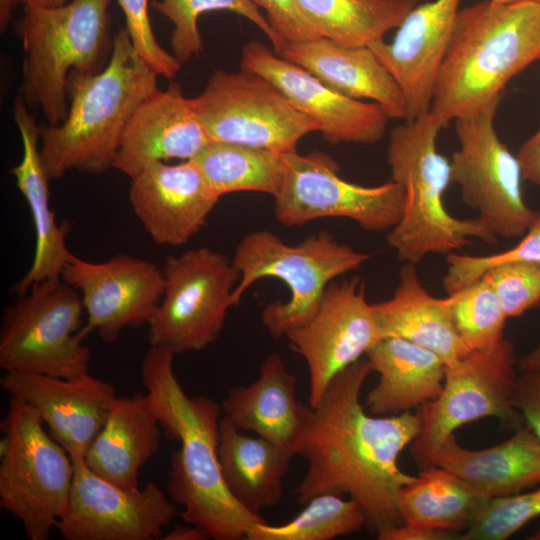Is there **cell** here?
<instances>
[{
  "mask_svg": "<svg viewBox=\"0 0 540 540\" xmlns=\"http://www.w3.org/2000/svg\"><path fill=\"white\" fill-rule=\"evenodd\" d=\"M371 371L360 359L330 382L315 406L304 404L296 456L307 470L294 494L303 505L324 493L348 494L378 535L403 524L398 495L414 476L400 469L398 458L419 435L421 418L411 411L367 414L360 395Z\"/></svg>",
  "mask_w": 540,
  "mask_h": 540,
  "instance_id": "1",
  "label": "cell"
},
{
  "mask_svg": "<svg viewBox=\"0 0 540 540\" xmlns=\"http://www.w3.org/2000/svg\"><path fill=\"white\" fill-rule=\"evenodd\" d=\"M175 354L150 346L140 367L166 437L180 447L170 458L167 494L182 506L185 523L206 529L216 540L246 539L249 530L267 522L241 506L229 492L218 454L222 408L206 396H188L173 367Z\"/></svg>",
  "mask_w": 540,
  "mask_h": 540,
  "instance_id": "2",
  "label": "cell"
},
{
  "mask_svg": "<svg viewBox=\"0 0 540 540\" xmlns=\"http://www.w3.org/2000/svg\"><path fill=\"white\" fill-rule=\"evenodd\" d=\"M540 59V2H477L460 9L430 111L447 123L501 98Z\"/></svg>",
  "mask_w": 540,
  "mask_h": 540,
  "instance_id": "3",
  "label": "cell"
},
{
  "mask_svg": "<svg viewBox=\"0 0 540 540\" xmlns=\"http://www.w3.org/2000/svg\"><path fill=\"white\" fill-rule=\"evenodd\" d=\"M157 77L126 27L120 28L107 66L94 76L68 81L66 118L57 125H39L40 155L49 180L69 171L98 175L112 168L132 114L158 89Z\"/></svg>",
  "mask_w": 540,
  "mask_h": 540,
  "instance_id": "4",
  "label": "cell"
},
{
  "mask_svg": "<svg viewBox=\"0 0 540 540\" xmlns=\"http://www.w3.org/2000/svg\"><path fill=\"white\" fill-rule=\"evenodd\" d=\"M447 124L429 110L389 134L387 162L391 179L404 188L405 202L386 240L403 263L417 265L430 254L447 255L471 244L472 238L498 242L477 217L459 219L445 208L450 161L438 151L437 138Z\"/></svg>",
  "mask_w": 540,
  "mask_h": 540,
  "instance_id": "5",
  "label": "cell"
},
{
  "mask_svg": "<svg viewBox=\"0 0 540 540\" xmlns=\"http://www.w3.org/2000/svg\"><path fill=\"white\" fill-rule=\"evenodd\" d=\"M111 0H71L58 7H24L15 29L24 51L20 95L47 124L68 113V81L100 73L113 50Z\"/></svg>",
  "mask_w": 540,
  "mask_h": 540,
  "instance_id": "6",
  "label": "cell"
},
{
  "mask_svg": "<svg viewBox=\"0 0 540 540\" xmlns=\"http://www.w3.org/2000/svg\"><path fill=\"white\" fill-rule=\"evenodd\" d=\"M368 259V254L338 242L328 231L311 234L296 245L267 230L252 231L240 240L232 258L240 273L232 294L233 306L256 281H283L289 299L268 303L261 321L273 338L285 337L314 316L335 278L359 269Z\"/></svg>",
  "mask_w": 540,
  "mask_h": 540,
  "instance_id": "7",
  "label": "cell"
},
{
  "mask_svg": "<svg viewBox=\"0 0 540 540\" xmlns=\"http://www.w3.org/2000/svg\"><path fill=\"white\" fill-rule=\"evenodd\" d=\"M0 428V507L29 540H48L66 510L74 463L38 412L17 398L10 397Z\"/></svg>",
  "mask_w": 540,
  "mask_h": 540,
  "instance_id": "8",
  "label": "cell"
},
{
  "mask_svg": "<svg viewBox=\"0 0 540 540\" xmlns=\"http://www.w3.org/2000/svg\"><path fill=\"white\" fill-rule=\"evenodd\" d=\"M84 312L79 292L62 279L32 284L3 312L0 368L60 378L89 373Z\"/></svg>",
  "mask_w": 540,
  "mask_h": 540,
  "instance_id": "9",
  "label": "cell"
},
{
  "mask_svg": "<svg viewBox=\"0 0 540 540\" xmlns=\"http://www.w3.org/2000/svg\"><path fill=\"white\" fill-rule=\"evenodd\" d=\"M517 369L514 345L506 339L470 350L446 366L441 393L418 411L421 431L412 442L411 453L420 469L430 466L441 444L467 423L493 417L513 429L525 424L513 405Z\"/></svg>",
  "mask_w": 540,
  "mask_h": 540,
  "instance_id": "10",
  "label": "cell"
},
{
  "mask_svg": "<svg viewBox=\"0 0 540 540\" xmlns=\"http://www.w3.org/2000/svg\"><path fill=\"white\" fill-rule=\"evenodd\" d=\"M500 99L455 119L459 148L450 160L451 183L463 202L497 238H521L538 211L525 202L520 162L499 138L495 116Z\"/></svg>",
  "mask_w": 540,
  "mask_h": 540,
  "instance_id": "11",
  "label": "cell"
},
{
  "mask_svg": "<svg viewBox=\"0 0 540 540\" xmlns=\"http://www.w3.org/2000/svg\"><path fill=\"white\" fill-rule=\"evenodd\" d=\"M164 293L148 323L150 346L175 355L199 352L223 330L240 273L223 253L207 247L169 256Z\"/></svg>",
  "mask_w": 540,
  "mask_h": 540,
  "instance_id": "12",
  "label": "cell"
},
{
  "mask_svg": "<svg viewBox=\"0 0 540 540\" xmlns=\"http://www.w3.org/2000/svg\"><path fill=\"white\" fill-rule=\"evenodd\" d=\"M191 101L210 141L287 153L296 150L305 135L319 132L317 123L297 110L274 84L243 69L214 71Z\"/></svg>",
  "mask_w": 540,
  "mask_h": 540,
  "instance_id": "13",
  "label": "cell"
},
{
  "mask_svg": "<svg viewBox=\"0 0 540 540\" xmlns=\"http://www.w3.org/2000/svg\"><path fill=\"white\" fill-rule=\"evenodd\" d=\"M285 175L274 196V215L286 226L304 225L320 218L341 217L370 232L392 229L400 220L405 202L401 184L389 180L362 186L344 180L339 165L319 151L283 154Z\"/></svg>",
  "mask_w": 540,
  "mask_h": 540,
  "instance_id": "14",
  "label": "cell"
},
{
  "mask_svg": "<svg viewBox=\"0 0 540 540\" xmlns=\"http://www.w3.org/2000/svg\"><path fill=\"white\" fill-rule=\"evenodd\" d=\"M68 504L56 528L65 540L161 539L177 505L155 483L123 488L73 461Z\"/></svg>",
  "mask_w": 540,
  "mask_h": 540,
  "instance_id": "15",
  "label": "cell"
},
{
  "mask_svg": "<svg viewBox=\"0 0 540 540\" xmlns=\"http://www.w3.org/2000/svg\"><path fill=\"white\" fill-rule=\"evenodd\" d=\"M285 337L307 364L311 407L339 373L381 339L359 277L331 282L314 316Z\"/></svg>",
  "mask_w": 540,
  "mask_h": 540,
  "instance_id": "16",
  "label": "cell"
},
{
  "mask_svg": "<svg viewBox=\"0 0 540 540\" xmlns=\"http://www.w3.org/2000/svg\"><path fill=\"white\" fill-rule=\"evenodd\" d=\"M61 279L76 289L87 316L85 338L95 331L113 343L126 328L148 325L164 293V274L157 264L127 254L91 262L72 255Z\"/></svg>",
  "mask_w": 540,
  "mask_h": 540,
  "instance_id": "17",
  "label": "cell"
},
{
  "mask_svg": "<svg viewBox=\"0 0 540 540\" xmlns=\"http://www.w3.org/2000/svg\"><path fill=\"white\" fill-rule=\"evenodd\" d=\"M241 69L274 84L297 110L317 123L330 144H374L386 133L390 118L379 104L343 95L256 40L243 46Z\"/></svg>",
  "mask_w": 540,
  "mask_h": 540,
  "instance_id": "18",
  "label": "cell"
},
{
  "mask_svg": "<svg viewBox=\"0 0 540 540\" xmlns=\"http://www.w3.org/2000/svg\"><path fill=\"white\" fill-rule=\"evenodd\" d=\"M0 387L38 412L50 435L72 461L84 459L117 398L112 384L89 373L60 378L4 371Z\"/></svg>",
  "mask_w": 540,
  "mask_h": 540,
  "instance_id": "19",
  "label": "cell"
},
{
  "mask_svg": "<svg viewBox=\"0 0 540 540\" xmlns=\"http://www.w3.org/2000/svg\"><path fill=\"white\" fill-rule=\"evenodd\" d=\"M192 160L156 162L131 178V207L159 245L187 243L206 224L219 201Z\"/></svg>",
  "mask_w": 540,
  "mask_h": 540,
  "instance_id": "20",
  "label": "cell"
},
{
  "mask_svg": "<svg viewBox=\"0 0 540 540\" xmlns=\"http://www.w3.org/2000/svg\"><path fill=\"white\" fill-rule=\"evenodd\" d=\"M462 0L417 4L397 27L393 40L371 50L400 86L406 120L430 110L439 67L450 42Z\"/></svg>",
  "mask_w": 540,
  "mask_h": 540,
  "instance_id": "21",
  "label": "cell"
},
{
  "mask_svg": "<svg viewBox=\"0 0 540 540\" xmlns=\"http://www.w3.org/2000/svg\"><path fill=\"white\" fill-rule=\"evenodd\" d=\"M210 141L182 87L171 82L156 89L132 114L113 168L130 179L149 165L171 159L191 160Z\"/></svg>",
  "mask_w": 540,
  "mask_h": 540,
  "instance_id": "22",
  "label": "cell"
},
{
  "mask_svg": "<svg viewBox=\"0 0 540 540\" xmlns=\"http://www.w3.org/2000/svg\"><path fill=\"white\" fill-rule=\"evenodd\" d=\"M19 94L13 103V119L22 142L21 161L11 169L16 185L29 207L35 230V253L27 273L13 287L18 296L32 284L61 280V274L73 255L66 244L67 225H58L49 203V178L40 155L39 125Z\"/></svg>",
  "mask_w": 540,
  "mask_h": 540,
  "instance_id": "23",
  "label": "cell"
},
{
  "mask_svg": "<svg viewBox=\"0 0 540 540\" xmlns=\"http://www.w3.org/2000/svg\"><path fill=\"white\" fill-rule=\"evenodd\" d=\"M278 56L301 66L343 95L372 100L390 119L407 118L400 86L370 47H348L320 37L286 42Z\"/></svg>",
  "mask_w": 540,
  "mask_h": 540,
  "instance_id": "24",
  "label": "cell"
},
{
  "mask_svg": "<svg viewBox=\"0 0 540 540\" xmlns=\"http://www.w3.org/2000/svg\"><path fill=\"white\" fill-rule=\"evenodd\" d=\"M296 387V377L287 370L281 355L273 352L262 361L253 382L229 389L222 412L241 431L253 432L294 457L304 407L296 398Z\"/></svg>",
  "mask_w": 540,
  "mask_h": 540,
  "instance_id": "25",
  "label": "cell"
},
{
  "mask_svg": "<svg viewBox=\"0 0 540 540\" xmlns=\"http://www.w3.org/2000/svg\"><path fill=\"white\" fill-rule=\"evenodd\" d=\"M431 465L450 471L487 498L505 497L540 484V440L526 424L506 441L481 450L462 447L452 434Z\"/></svg>",
  "mask_w": 540,
  "mask_h": 540,
  "instance_id": "26",
  "label": "cell"
},
{
  "mask_svg": "<svg viewBox=\"0 0 540 540\" xmlns=\"http://www.w3.org/2000/svg\"><path fill=\"white\" fill-rule=\"evenodd\" d=\"M381 338L399 337L436 353L449 366L470 352L461 337L449 299L435 298L412 263H404L393 296L372 304Z\"/></svg>",
  "mask_w": 540,
  "mask_h": 540,
  "instance_id": "27",
  "label": "cell"
},
{
  "mask_svg": "<svg viewBox=\"0 0 540 540\" xmlns=\"http://www.w3.org/2000/svg\"><path fill=\"white\" fill-rule=\"evenodd\" d=\"M161 429L147 393L117 397L84 462L101 477L136 489L140 470L159 449Z\"/></svg>",
  "mask_w": 540,
  "mask_h": 540,
  "instance_id": "28",
  "label": "cell"
},
{
  "mask_svg": "<svg viewBox=\"0 0 540 540\" xmlns=\"http://www.w3.org/2000/svg\"><path fill=\"white\" fill-rule=\"evenodd\" d=\"M378 383L368 392L373 415H397L436 399L442 391L446 364L433 351L399 337L379 339L366 353Z\"/></svg>",
  "mask_w": 540,
  "mask_h": 540,
  "instance_id": "29",
  "label": "cell"
},
{
  "mask_svg": "<svg viewBox=\"0 0 540 540\" xmlns=\"http://www.w3.org/2000/svg\"><path fill=\"white\" fill-rule=\"evenodd\" d=\"M218 454L225 484L233 498L253 514L277 506L293 458L272 442L251 437L224 415L219 423Z\"/></svg>",
  "mask_w": 540,
  "mask_h": 540,
  "instance_id": "30",
  "label": "cell"
},
{
  "mask_svg": "<svg viewBox=\"0 0 540 540\" xmlns=\"http://www.w3.org/2000/svg\"><path fill=\"white\" fill-rule=\"evenodd\" d=\"M489 499L450 471L431 465L401 488L398 509L403 523L461 536Z\"/></svg>",
  "mask_w": 540,
  "mask_h": 540,
  "instance_id": "31",
  "label": "cell"
},
{
  "mask_svg": "<svg viewBox=\"0 0 540 540\" xmlns=\"http://www.w3.org/2000/svg\"><path fill=\"white\" fill-rule=\"evenodd\" d=\"M327 38L348 47H370L397 28L418 0H297Z\"/></svg>",
  "mask_w": 540,
  "mask_h": 540,
  "instance_id": "32",
  "label": "cell"
},
{
  "mask_svg": "<svg viewBox=\"0 0 540 540\" xmlns=\"http://www.w3.org/2000/svg\"><path fill=\"white\" fill-rule=\"evenodd\" d=\"M284 153L237 143L209 141L191 160L220 197L232 192L278 193L285 175Z\"/></svg>",
  "mask_w": 540,
  "mask_h": 540,
  "instance_id": "33",
  "label": "cell"
},
{
  "mask_svg": "<svg viewBox=\"0 0 540 540\" xmlns=\"http://www.w3.org/2000/svg\"><path fill=\"white\" fill-rule=\"evenodd\" d=\"M366 516L357 501L324 493L310 499L294 518L281 525L258 523L247 540H332L360 530Z\"/></svg>",
  "mask_w": 540,
  "mask_h": 540,
  "instance_id": "34",
  "label": "cell"
},
{
  "mask_svg": "<svg viewBox=\"0 0 540 540\" xmlns=\"http://www.w3.org/2000/svg\"><path fill=\"white\" fill-rule=\"evenodd\" d=\"M151 6L172 22L170 47L180 63L188 62L203 51L198 19L212 11H230L247 18L267 36L277 55L286 44L254 0H153Z\"/></svg>",
  "mask_w": 540,
  "mask_h": 540,
  "instance_id": "35",
  "label": "cell"
},
{
  "mask_svg": "<svg viewBox=\"0 0 540 540\" xmlns=\"http://www.w3.org/2000/svg\"><path fill=\"white\" fill-rule=\"evenodd\" d=\"M448 299L455 325L471 350L487 348L504 339L508 317L485 278L448 295Z\"/></svg>",
  "mask_w": 540,
  "mask_h": 540,
  "instance_id": "36",
  "label": "cell"
},
{
  "mask_svg": "<svg viewBox=\"0 0 540 540\" xmlns=\"http://www.w3.org/2000/svg\"><path fill=\"white\" fill-rule=\"evenodd\" d=\"M540 516V488L491 498L461 540H505Z\"/></svg>",
  "mask_w": 540,
  "mask_h": 540,
  "instance_id": "37",
  "label": "cell"
},
{
  "mask_svg": "<svg viewBox=\"0 0 540 540\" xmlns=\"http://www.w3.org/2000/svg\"><path fill=\"white\" fill-rule=\"evenodd\" d=\"M448 265L443 277V288L451 295L481 278L489 269L510 262L540 264V210L521 240L512 248L489 255H466L455 252L446 255Z\"/></svg>",
  "mask_w": 540,
  "mask_h": 540,
  "instance_id": "38",
  "label": "cell"
},
{
  "mask_svg": "<svg viewBox=\"0 0 540 540\" xmlns=\"http://www.w3.org/2000/svg\"><path fill=\"white\" fill-rule=\"evenodd\" d=\"M498 295L507 317H517L540 304V264L510 262L483 276Z\"/></svg>",
  "mask_w": 540,
  "mask_h": 540,
  "instance_id": "39",
  "label": "cell"
},
{
  "mask_svg": "<svg viewBox=\"0 0 540 540\" xmlns=\"http://www.w3.org/2000/svg\"><path fill=\"white\" fill-rule=\"evenodd\" d=\"M133 46L158 76L172 79L181 69L172 53L158 43L149 17L148 0H118Z\"/></svg>",
  "mask_w": 540,
  "mask_h": 540,
  "instance_id": "40",
  "label": "cell"
},
{
  "mask_svg": "<svg viewBox=\"0 0 540 540\" xmlns=\"http://www.w3.org/2000/svg\"><path fill=\"white\" fill-rule=\"evenodd\" d=\"M254 2L266 12L271 27L285 42L320 38L297 0H254Z\"/></svg>",
  "mask_w": 540,
  "mask_h": 540,
  "instance_id": "41",
  "label": "cell"
},
{
  "mask_svg": "<svg viewBox=\"0 0 540 540\" xmlns=\"http://www.w3.org/2000/svg\"><path fill=\"white\" fill-rule=\"evenodd\" d=\"M513 405L540 440V370L524 371L518 375Z\"/></svg>",
  "mask_w": 540,
  "mask_h": 540,
  "instance_id": "42",
  "label": "cell"
},
{
  "mask_svg": "<svg viewBox=\"0 0 540 540\" xmlns=\"http://www.w3.org/2000/svg\"><path fill=\"white\" fill-rule=\"evenodd\" d=\"M379 540H452L460 539V535L403 523L385 530L377 535Z\"/></svg>",
  "mask_w": 540,
  "mask_h": 540,
  "instance_id": "43",
  "label": "cell"
},
{
  "mask_svg": "<svg viewBox=\"0 0 540 540\" xmlns=\"http://www.w3.org/2000/svg\"><path fill=\"white\" fill-rule=\"evenodd\" d=\"M517 158L523 178L540 187V128L521 145Z\"/></svg>",
  "mask_w": 540,
  "mask_h": 540,
  "instance_id": "44",
  "label": "cell"
},
{
  "mask_svg": "<svg viewBox=\"0 0 540 540\" xmlns=\"http://www.w3.org/2000/svg\"><path fill=\"white\" fill-rule=\"evenodd\" d=\"M210 538L211 535L206 529L190 523L175 525L161 537L163 540H207Z\"/></svg>",
  "mask_w": 540,
  "mask_h": 540,
  "instance_id": "45",
  "label": "cell"
},
{
  "mask_svg": "<svg viewBox=\"0 0 540 540\" xmlns=\"http://www.w3.org/2000/svg\"><path fill=\"white\" fill-rule=\"evenodd\" d=\"M518 370L520 372L540 370V339L532 350L518 359Z\"/></svg>",
  "mask_w": 540,
  "mask_h": 540,
  "instance_id": "46",
  "label": "cell"
},
{
  "mask_svg": "<svg viewBox=\"0 0 540 540\" xmlns=\"http://www.w3.org/2000/svg\"><path fill=\"white\" fill-rule=\"evenodd\" d=\"M17 0H0V29L5 31L10 24Z\"/></svg>",
  "mask_w": 540,
  "mask_h": 540,
  "instance_id": "47",
  "label": "cell"
},
{
  "mask_svg": "<svg viewBox=\"0 0 540 540\" xmlns=\"http://www.w3.org/2000/svg\"><path fill=\"white\" fill-rule=\"evenodd\" d=\"M70 1L71 0H17V3L24 7L50 8L62 6Z\"/></svg>",
  "mask_w": 540,
  "mask_h": 540,
  "instance_id": "48",
  "label": "cell"
},
{
  "mask_svg": "<svg viewBox=\"0 0 540 540\" xmlns=\"http://www.w3.org/2000/svg\"><path fill=\"white\" fill-rule=\"evenodd\" d=\"M527 539L528 540H540V525L537 528V530L532 535H530Z\"/></svg>",
  "mask_w": 540,
  "mask_h": 540,
  "instance_id": "49",
  "label": "cell"
},
{
  "mask_svg": "<svg viewBox=\"0 0 540 540\" xmlns=\"http://www.w3.org/2000/svg\"><path fill=\"white\" fill-rule=\"evenodd\" d=\"M494 2H499V3H506V2H518V1H535V2H540V0H492Z\"/></svg>",
  "mask_w": 540,
  "mask_h": 540,
  "instance_id": "50",
  "label": "cell"
}]
</instances>
